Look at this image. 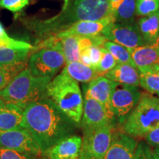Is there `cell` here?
Returning a JSON list of instances; mask_svg holds the SVG:
<instances>
[{
    "mask_svg": "<svg viewBox=\"0 0 159 159\" xmlns=\"http://www.w3.org/2000/svg\"><path fill=\"white\" fill-rule=\"evenodd\" d=\"M24 127L45 153L57 143L71 136L75 122L50 98L32 103L24 109Z\"/></svg>",
    "mask_w": 159,
    "mask_h": 159,
    "instance_id": "6da1fadb",
    "label": "cell"
},
{
    "mask_svg": "<svg viewBox=\"0 0 159 159\" xmlns=\"http://www.w3.org/2000/svg\"><path fill=\"white\" fill-rule=\"evenodd\" d=\"M113 16L110 0H63L58 14L35 23L40 35L54 36L73 24L81 21H97Z\"/></svg>",
    "mask_w": 159,
    "mask_h": 159,
    "instance_id": "7a4b0ae2",
    "label": "cell"
},
{
    "mask_svg": "<svg viewBox=\"0 0 159 159\" xmlns=\"http://www.w3.org/2000/svg\"><path fill=\"white\" fill-rule=\"evenodd\" d=\"M51 80L50 77L34 76L29 67H26L0 91V97L25 109L32 103L48 98L47 88Z\"/></svg>",
    "mask_w": 159,
    "mask_h": 159,
    "instance_id": "3957f363",
    "label": "cell"
},
{
    "mask_svg": "<svg viewBox=\"0 0 159 159\" xmlns=\"http://www.w3.org/2000/svg\"><path fill=\"white\" fill-rule=\"evenodd\" d=\"M47 94L60 110L75 122L80 123L83 116V99L78 82L62 70L47 88Z\"/></svg>",
    "mask_w": 159,
    "mask_h": 159,
    "instance_id": "277c9868",
    "label": "cell"
},
{
    "mask_svg": "<svg viewBox=\"0 0 159 159\" xmlns=\"http://www.w3.org/2000/svg\"><path fill=\"white\" fill-rule=\"evenodd\" d=\"M159 126V99L151 94H142L135 108L123 122L125 134L132 137H144Z\"/></svg>",
    "mask_w": 159,
    "mask_h": 159,
    "instance_id": "5b68a950",
    "label": "cell"
},
{
    "mask_svg": "<svg viewBox=\"0 0 159 159\" xmlns=\"http://www.w3.org/2000/svg\"><path fill=\"white\" fill-rule=\"evenodd\" d=\"M66 63L61 41L56 37H49L41 48L31 55L29 69L36 77H50L58 72Z\"/></svg>",
    "mask_w": 159,
    "mask_h": 159,
    "instance_id": "8992f818",
    "label": "cell"
},
{
    "mask_svg": "<svg viewBox=\"0 0 159 159\" xmlns=\"http://www.w3.org/2000/svg\"><path fill=\"white\" fill-rule=\"evenodd\" d=\"M114 127L112 124L97 128H84L80 158L103 159L112 142Z\"/></svg>",
    "mask_w": 159,
    "mask_h": 159,
    "instance_id": "52a82bcc",
    "label": "cell"
},
{
    "mask_svg": "<svg viewBox=\"0 0 159 159\" xmlns=\"http://www.w3.org/2000/svg\"><path fill=\"white\" fill-rule=\"evenodd\" d=\"M142 92L137 86L116 83L111 98V110L114 117L124 122L140 100Z\"/></svg>",
    "mask_w": 159,
    "mask_h": 159,
    "instance_id": "ba28073f",
    "label": "cell"
},
{
    "mask_svg": "<svg viewBox=\"0 0 159 159\" xmlns=\"http://www.w3.org/2000/svg\"><path fill=\"white\" fill-rule=\"evenodd\" d=\"M102 35L108 41L133 49L146 45L137 23L122 24L113 22L104 30Z\"/></svg>",
    "mask_w": 159,
    "mask_h": 159,
    "instance_id": "9c48e42d",
    "label": "cell"
},
{
    "mask_svg": "<svg viewBox=\"0 0 159 159\" xmlns=\"http://www.w3.org/2000/svg\"><path fill=\"white\" fill-rule=\"evenodd\" d=\"M0 149L19 151L33 156L41 153L37 142L25 129L0 130Z\"/></svg>",
    "mask_w": 159,
    "mask_h": 159,
    "instance_id": "30bf717a",
    "label": "cell"
},
{
    "mask_svg": "<svg viewBox=\"0 0 159 159\" xmlns=\"http://www.w3.org/2000/svg\"><path fill=\"white\" fill-rule=\"evenodd\" d=\"M81 120L83 129L113 125V119L109 116L104 105L87 95H85L83 100V111Z\"/></svg>",
    "mask_w": 159,
    "mask_h": 159,
    "instance_id": "8fae6325",
    "label": "cell"
},
{
    "mask_svg": "<svg viewBox=\"0 0 159 159\" xmlns=\"http://www.w3.org/2000/svg\"><path fill=\"white\" fill-rule=\"evenodd\" d=\"M115 22L114 16L97 20V21H81L73 24L63 30L57 33L54 37L57 39L66 35H77L91 37L102 35V32L110 24Z\"/></svg>",
    "mask_w": 159,
    "mask_h": 159,
    "instance_id": "7c38bea8",
    "label": "cell"
},
{
    "mask_svg": "<svg viewBox=\"0 0 159 159\" xmlns=\"http://www.w3.org/2000/svg\"><path fill=\"white\" fill-rule=\"evenodd\" d=\"M116 84V82L105 77L99 76L89 82L85 89V95L92 97L104 105L113 120L115 117L111 110V98Z\"/></svg>",
    "mask_w": 159,
    "mask_h": 159,
    "instance_id": "4fadbf2b",
    "label": "cell"
},
{
    "mask_svg": "<svg viewBox=\"0 0 159 159\" xmlns=\"http://www.w3.org/2000/svg\"><path fill=\"white\" fill-rule=\"evenodd\" d=\"M138 142L134 137L115 132L108 152L103 159H135Z\"/></svg>",
    "mask_w": 159,
    "mask_h": 159,
    "instance_id": "5bb4252c",
    "label": "cell"
},
{
    "mask_svg": "<svg viewBox=\"0 0 159 159\" xmlns=\"http://www.w3.org/2000/svg\"><path fill=\"white\" fill-rule=\"evenodd\" d=\"M23 114L24 109L0 97V130L25 129Z\"/></svg>",
    "mask_w": 159,
    "mask_h": 159,
    "instance_id": "9a60e30c",
    "label": "cell"
},
{
    "mask_svg": "<svg viewBox=\"0 0 159 159\" xmlns=\"http://www.w3.org/2000/svg\"><path fill=\"white\" fill-rule=\"evenodd\" d=\"M81 145V137L71 136L57 143L45 153L50 159H73L80 156Z\"/></svg>",
    "mask_w": 159,
    "mask_h": 159,
    "instance_id": "2e32d148",
    "label": "cell"
},
{
    "mask_svg": "<svg viewBox=\"0 0 159 159\" xmlns=\"http://www.w3.org/2000/svg\"><path fill=\"white\" fill-rule=\"evenodd\" d=\"M133 61L139 72L152 69L159 63V51L152 45H144L130 49Z\"/></svg>",
    "mask_w": 159,
    "mask_h": 159,
    "instance_id": "e0dca14e",
    "label": "cell"
},
{
    "mask_svg": "<svg viewBox=\"0 0 159 159\" xmlns=\"http://www.w3.org/2000/svg\"><path fill=\"white\" fill-rule=\"evenodd\" d=\"M104 77L120 84L139 86V71L129 63H118Z\"/></svg>",
    "mask_w": 159,
    "mask_h": 159,
    "instance_id": "ac0fdd59",
    "label": "cell"
},
{
    "mask_svg": "<svg viewBox=\"0 0 159 159\" xmlns=\"http://www.w3.org/2000/svg\"><path fill=\"white\" fill-rule=\"evenodd\" d=\"M137 25L146 44L152 45L159 35V9L150 15L140 18Z\"/></svg>",
    "mask_w": 159,
    "mask_h": 159,
    "instance_id": "d6986e66",
    "label": "cell"
},
{
    "mask_svg": "<svg viewBox=\"0 0 159 159\" xmlns=\"http://www.w3.org/2000/svg\"><path fill=\"white\" fill-rule=\"evenodd\" d=\"M63 71L75 81L80 83H89L99 77L95 69L83 64L80 61L67 63Z\"/></svg>",
    "mask_w": 159,
    "mask_h": 159,
    "instance_id": "ffe728a7",
    "label": "cell"
},
{
    "mask_svg": "<svg viewBox=\"0 0 159 159\" xmlns=\"http://www.w3.org/2000/svg\"><path fill=\"white\" fill-rule=\"evenodd\" d=\"M30 49L0 47V66H10L26 62Z\"/></svg>",
    "mask_w": 159,
    "mask_h": 159,
    "instance_id": "44dd1931",
    "label": "cell"
},
{
    "mask_svg": "<svg viewBox=\"0 0 159 159\" xmlns=\"http://www.w3.org/2000/svg\"><path fill=\"white\" fill-rule=\"evenodd\" d=\"M137 0H122L114 13L115 21L122 24L136 23Z\"/></svg>",
    "mask_w": 159,
    "mask_h": 159,
    "instance_id": "7402d4cb",
    "label": "cell"
},
{
    "mask_svg": "<svg viewBox=\"0 0 159 159\" xmlns=\"http://www.w3.org/2000/svg\"><path fill=\"white\" fill-rule=\"evenodd\" d=\"M80 39L77 35H66L59 38L62 45L66 64L80 61Z\"/></svg>",
    "mask_w": 159,
    "mask_h": 159,
    "instance_id": "603a6c76",
    "label": "cell"
},
{
    "mask_svg": "<svg viewBox=\"0 0 159 159\" xmlns=\"http://www.w3.org/2000/svg\"><path fill=\"white\" fill-rule=\"evenodd\" d=\"M139 85L151 94H159V74L153 69L139 72Z\"/></svg>",
    "mask_w": 159,
    "mask_h": 159,
    "instance_id": "cb8c5ba5",
    "label": "cell"
},
{
    "mask_svg": "<svg viewBox=\"0 0 159 159\" xmlns=\"http://www.w3.org/2000/svg\"><path fill=\"white\" fill-rule=\"evenodd\" d=\"M103 48L108 50L118 63H129L136 66L133 61L130 50L126 47L107 40L102 45Z\"/></svg>",
    "mask_w": 159,
    "mask_h": 159,
    "instance_id": "d4e9b609",
    "label": "cell"
},
{
    "mask_svg": "<svg viewBox=\"0 0 159 159\" xmlns=\"http://www.w3.org/2000/svg\"><path fill=\"white\" fill-rule=\"evenodd\" d=\"M26 62L10 66H0V91H2L11 82L16 75L24 70Z\"/></svg>",
    "mask_w": 159,
    "mask_h": 159,
    "instance_id": "484cf974",
    "label": "cell"
},
{
    "mask_svg": "<svg viewBox=\"0 0 159 159\" xmlns=\"http://www.w3.org/2000/svg\"><path fill=\"white\" fill-rule=\"evenodd\" d=\"M118 64L114 57L108 50L102 47V56L98 66L95 69L98 76L104 77L107 73L112 70Z\"/></svg>",
    "mask_w": 159,
    "mask_h": 159,
    "instance_id": "4316f807",
    "label": "cell"
},
{
    "mask_svg": "<svg viewBox=\"0 0 159 159\" xmlns=\"http://www.w3.org/2000/svg\"><path fill=\"white\" fill-rule=\"evenodd\" d=\"M0 47H13L20 49H33V47L30 43L25 41H19L9 37L7 34L2 25L0 23Z\"/></svg>",
    "mask_w": 159,
    "mask_h": 159,
    "instance_id": "83f0119b",
    "label": "cell"
},
{
    "mask_svg": "<svg viewBox=\"0 0 159 159\" xmlns=\"http://www.w3.org/2000/svg\"><path fill=\"white\" fill-rule=\"evenodd\" d=\"M159 9V0H137L136 16L144 17Z\"/></svg>",
    "mask_w": 159,
    "mask_h": 159,
    "instance_id": "f1b7e54d",
    "label": "cell"
},
{
    "mask_svg": "<svg viewBox=\"0 0 159 159\" xmlns=\"http://www.w3.org/2000/svg\"><path fill=\"white\" fill-rule=\"evenodd\" d=\"M135 159H157L153 148L145 142L138 143L136 150Z\"/></svg>",
    "mask_w": 159,
    "mask_h": 159,
    "instance_id": "f546056e",
    "label": "cell"
},
{
    "mask_svg": "<svg viewBox=\"0 0 159 159\" xmlns=\"http://www.w3.org/2000/svg\"><path fill=\"white\" fill-rule=\"evenodd\" d=\"M29 2L30 0H1L0 6L13 13H17L28 5Z\"/></svg>",
    "mask_w": 159,
    "mask_h": 159,
    "instance_id": "4dcf8cb0",
    "label": "cell"
},
{
    "mask_svg": "<svg viewBox=\"0 0 159 159\" xmlns=\"http://www.w3.org/2000/svg\"><path fill=\"white\" fill-rule=\"evenodd\" d=\"M90 58L91 67L96 69L102 56V47L97 45H92L85 48Z\"/></svg>",
    "mask_w": 159,
    "mask_h": 159,
    "instance_id": "1f68e13d",
    "label": "cell"
},
{
    "mask_svg": "<svg viewBox=\"0 0 159 159\" xmlns=\"http://www.w3.org/2000/svg\"><path fill=\"white\" fill-rule=\"evenodd\" d=\"M0 159H34V156L19 151L0 149Z\"/></svg>",
    "mask_w": 159,
    "mask_h": 159,
    "instance_id": "d6a6232c",
    "label": "cell"
},
{
    "mask_svg": "<svg viewBox=\"0 0 159 159\" xmlns=\"http://www.w3.org/2000/svg\"><path fill=\"white\" fill-rule=\"evenodd\" d=\"M147 144L152 148H159V126L148 133L144 136Z\"/></svg>",
    "mask_w": 159,
    "mask_h": 159,
    "instance_id": "836d02e7",
    "label": "cell"
},
{
    "mask_svg": "<svg viewBox=\"0 0 159 159\" xmlns=\"http://www.w3.org/2000/svg\"><path fill=\"white\" fill-rule=\"evenodd\" d=\"M122 0H110V4H111V13H112L113 16H114V13L116 11V9L118 7L119 4L121 3Z\"/></svg>",
    "mask_w": 159,
    "mask_h": 159,
    "instance_id": "e575fe53",
    "label": "cell"
},
{
    "mask_svg": "<svg viewBox=\"0 0 159 159\" xmlns=\"http://www.w3.org/2000/svg\"><path fill=\"white\" fill-rule=\"evenodd\" d=\"M152 47H154L155 48H156L159 51V35H158V37L157 38L156 41H155V42L152 43Z\"/></svg>",
    "mask_w": 159,
    "mask_h": 159,
    "instance_id": "d590c367",
    "label": "cell"
},
{
    "mask_svg": "<svg viewBox=\"0 0 159 159\" xmlns=\"http://www.w3.org/2000/svg\"><path fill=\"white\" fill-rule=\"evenodd\" d=\"M153 151L156 158L159 159V148H153Z\"/></svg>",
    "mask_w": 159,
    "mask_h": 159,
    "instance_id": "8d00e7d4",
    "label": "cell"
},
{
    "mask_svg": "<svg viewBox=\"0 0 159 159\" xmlns=\"http://www.w3.org/2000/svg\"><path fill=\"white\" fill-rule=\"evenodd\" d=\"M152 69H153L154 70L156 71V72H158V74H159V63H158V64H157V65L155 66L154 67H152Z\"/></svg>",
    "mask_w": 159,
    "mask_h": 159,
    "instance_id": "74e56055",
    "label": "cell"
},
{
    "mask_svg": "<svg viewBox=\"0 0 159 159\" xmlns=\"http://www.w3.org/2000/svg\"><path fill=\"white\" fill-rule=\"evenodd\" d=\"M73 159H80V156H79V157H77V158H73Z\"/></svg>",
    "mask_w": 159,
    "mask_h": 159,
    "instance_id": "f35d334b",
    "label": "cell"
},
{
    "mask_svg": "<svg viewBox=\"0 0 159 159\" xmlns=\"http://www.w3.org/2000/svg\"><path fill=\"white\" fill-rule=\"evenodd\" d=\"M156 95H157V97H158V98L159 99V94H157Z\"/></svg>",
    "mask_w": 159,
    "mask_h": 159,
    "instance_id": "ab89813d",
    "label": "cell"
}]
</instances>
